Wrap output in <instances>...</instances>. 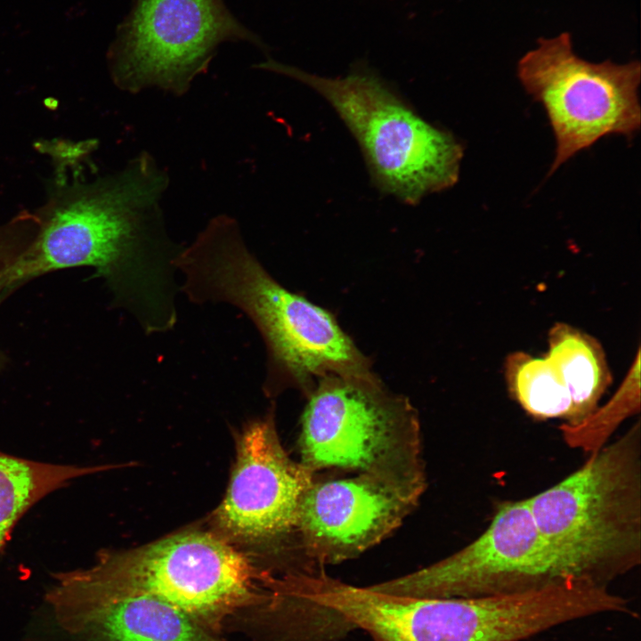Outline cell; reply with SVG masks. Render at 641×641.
Masks as SVG:
<instances>
[{
	"label": "cell",
	"mask_w": 641,
	"mask_h": 641,
	"mask_svg": "<svg viewBox=\"0 0 641 641\" xmlns=\"http://www.w3.org/2000/svg\"><path fill=\"white\" fill-rule=\"evenodd\" d=\"M86 142H61L48 152L55 162L46 202L28 211L31 235L16 268L20 288L46 273L92 267L112 302L148 335L177 323L174 260L181 248L168 239L159 200L167 176L146 153L123 170L82 179Z\"/></svg>",
	"instance_id": "1"
},
{
	"label": "cell",
	"mask_w": 641,
	"mask_h": 641,
	"mask_svg": "<svg viewBox=\"0 0 641 641\" xmlns=\"http://www.w3.org/2000/svg\"><path fill=\"white\" fill-rule=\"evenodd\" d=\"M174 266L180 291L193 304H228L260 333L267 353L264 387L312 391L329 375L371 373L368 359L326 310L280 284L248 249L238 223L211 220L182 248Z\"/></svg>",
	"instance_id": "2"
},
{
	"label": "cell",
	"mask_w": 641,
	"mask_h": 641,
	"mask_svg": "<svg viewBox=\"0 0 641 641\" xmlns=\"http://www.w3.org/2000/svg\"><path fill=\"white\" fill-rule=\"evenodd\" d=\"M301 596L346 632L360 629L373 641H522L588 610L582 589L567 581L489 596L413 597L320 572L304 580Z\"/></svg>",
	"instance_id": "3"
},
{
	"label": "cell",
	"mask_w": 641,
	"mask_h": 641,
	"mask_svg": "<svg viewBox=\"0 0 641 641\" xmlns=\"http://www.w3.org/2000/svg\"><path fill=\"white\" fill-rule=\"evenodd\" d=\"M527 499L540 534L571 579L607 585L638 566L640 422Z\"/></svg>",
	"instance_id": "4"
},
{
	"label": "cell",
	"mask_w": 641,
	"mask_h": 641,
	"mask_svg": "<svg viewBox=\"0 0 641 641\" xmlns=\"http://www.w3.org/2000/svg\"><path fill=\"white\" fill-rule=\"evenodd\" d=\"M269 576L220 539L186 532L137 550L102 552L92 566L53 579L91 595H150L223 636L232 620L267 602Z\"/></svg>",
	"instance_id": "5"
},
{
	"label": "cell",
	"mask_w": 641,
	"mask_h": 641,
	"mask_svg": "<svg viewBox=\"0 0 641 641\" xmlns=\"http://www.w3.org/2000/svg\"><path fill=\"white\" fill-rule=\"evenodd\" d=\"M262 68L298 80L330 104L382 192L415 205L457 183L462 144L424 119L377 75L355 69L343 77H325L273 61Z\"/></svg>",
	"instance_id": "6"
},
{
	"label": "cell",
	"mask_w": 641,
	"mask_h": 641,
	"mask_svg": "<svg viewBox=\"0 0 641 641\" xmlns=\"http://www.w3.org/2000/svg\"><path fill=\"white\" fill-rule=\"evenodd\" d=\"M300 463L366 474L418 495L426 487L418 413L373 373L329 375L308 394Z\"/></svg>",
	"instance_id": "7"
},
{
	"label": "cell",
	"mask_w": 641,
	"mask_h": 641,
	"mask_svg": "<svg viewBox=\"0 0 641 641\" xmlns=\"http://www.w3.org/2000/svg\"><path fill=\"white\" fill-rule=\"evenodd\" d=\"M524 90L544 108L555 142L549 169L608 135L633 136L640 128L637 61L591 62L573 50L570 33L540 37L517 64Z\"/></svg>",
	"instance_id": "8"
},
{
	"label": "cell",
	"mask_w": 641,
	"mask_h": 641,
	"mask_svg": "<svg viewBox=\"0 0 641 641\" xmlns=\"http://www.w3.org/2000/svg\"><path fill=\"white\" fill-rule=\"evenodd\" d=\"M565 580H575L540 534L526 498L500 503L488 527L455 553L369 587L404 596L470 597Z\"/></svg>",
	"instance_id": "9"
},
{
	"label": "cell",
	"mask_w": 641,
	"mask_h": 641,
	"mask_svg": "<svg viewBox=\"0 0 641 641\" xmlns=\"http://www.w3.org/2000/svg\"><path fill=\"white\" fill-rule=\"evenodd\" d=\"M257 37L222 0H137L111 50L112 77L136 93L156 86L187 91L223 42Z\"/></svg>",
	"instance_id": "10"
},
{
	"label": "cell",
	"mask_w": 641,
	"mask_h": 641,
	"mask_svg": "<svg viewBox=\"0 0 641 641\" xmlns=\"http://www.w3.org/2000/svg\"><path fill=\"white\" fill-rule=\"evenodd\" d=\"M420 497L366 474L313 480L295 528L306 557L304 571L324 569L374 547L402 524Z\"/></svg>",
	"instance_id": "11"
},
{
	"label": "cell",
	"mask_w": 641,
	"mask_h": 641,
	"mask_svg": "<svg viewBox=\"0 0 641 641\" xmlns=\"http://www.w3.org/2000/svg\"><path fill=\"white\" fill-rule=\"evenodd\" d=\"M314 474L288 457L272 418L251 424L217 515L231 534L252 540L295 531L302 498Z\"/></svg>",
	"instance_id": "12"
},
{
	"label": "cell",
	"mask_w": 641,
	"mask_h": 641,
	"mask_svg": "<svg viewBox=\"0 0 641 641\" xmlns=\"http://www.w3.org/2000/svg\"><path fill=\"white\" fill-rule=\"evenodd\" d=\"M45 600L71 641H227L150 595L98 596L51 584Z\"/></svg>",
	"instance_id": "13"
},
{
	"label": "cell",
	"mask_w": 641,
	"mask_h": 641,
	"mask_svg": "<svg viewBox=\"0 0 641 641\" xmlns=\"http://www.w3.org/2000/svg\"><path fill=\"white\" fill-rule=\"evenodd\" d=\"M546 357L571 397V418L563 423L577 424L596 409L611 383L604 353L592 337L565 323H556L548 334Z\"/></svg>",
	"instance_id": "14"
},
{
	"label": "cell",
	"mask_w": 641,
	"mask_h": 641,
	"mask_svg": "<svg viewBox=\"0 0 641 641\" xmlns=\"http://www.w3.org/2000/svg\"><path fill=\"white\" fill-rule=\"evenodd\" d=\"M99 467L53 464L0 450V554L21 517L48 494Z\"/></svg>",
	"instance_id": "15"
},
{
	"label": "cell",
	"mask_w": 641,
	"mask_h": 641,
	"mask_svg": "<svg viewBox=\"0 0 641 641\" xmlns=\"http://www.w3.org/2000/svg\"><path fill=\"white\" fill-rule=\"evenodd\" d=\"M506 377L514 398L528 414L539 419L561 418L569 422L570 394L547 357L513 353L507 359Z\"/></svg>",
	"instance_id": "16"
},
{
	"label": "cell",
	"mask_w": 641,
	"mask_h": 641,
	"mask_svg": "<svg viewBox=\"0 0 641 641\" xmlns=\"http://www.w3.org/2000/svg\"><path fill=\"white\" fill-rule=\"evenodd\" d=\"M640 357L637 353L626 378L613 397L597 406L577 424L563 423L559 431L563 441L571 449L593 454L609 442L615 431L629 418L640 410Z\"/></svg>",
	"instance_id": "17"
},
{
	"label": "cell",
	"mask_w": 641,
	"mask_h": 641,
	"mask_svg": "<svg viewBox=\"0 0 641 641\" xmlns=\"http://www.w3.org/2000/svg\"><path fill=\"white\" fill-rule=\"evenodd\" d=\"M28 241V230L16 217L0 225V304L18 289L16 268ZM8 363V356L0 349V372Z\"/></svg>",
	"instance_id": "18"
}]
</instances>
